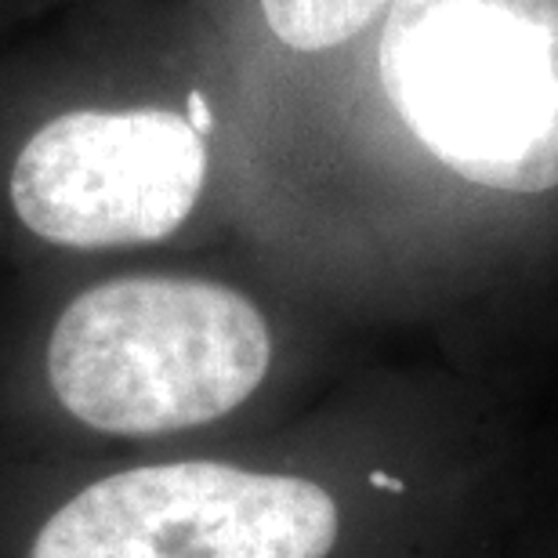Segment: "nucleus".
Here are the masks:
<instances>
[{
	"mask_svg": "<svg viewBox=\"0 0 558 558\" xmlns=\"http://www.w3.org/2000/svg\"><path fill=\"white\" fill-rule=\"evenodd\" d=\"M377 81L457 178L519 196L558 189V0H392Z\"/></svg>",
	"mask_w": 558,
	"mask_h": 558,
	"instance_id": "nucleus-1",
	"label": "nucleus"
},
{
	"mask_svg": "<svg viewBox=\"0 0 558 558\" xmlns=\"http://www.w3.org/2000/svg\"><path fill=\"white\" fill-rule=\"evenodd\" d=\"M272 363L269 323L240 290L124 276L76 294L48 341V381L87 428L163 435L247 403Z\"/></svg>",
	"mask_w": 558,
	"mask_h": 558,
	"instance_id": "nucleus-2",
	"label": "nucleus"
},
{
	"mask_svg": "<svg viewBox=\"0 0 558 558\" xmlns=\"http://www.w3.org/2000/svg\"><path fill=\"white\" fill-rule=\"evenodd\" d=\"M333 541L338 505L308 478L185 461L98 478L29 558H327Z\"/></svg>",
	"mask_w": 558,
	"mask_h": 558,
	"instance_id": "nucleus-3",
	"label": "nucleus"
},
{
	"mask_svg": "<svg viewBox=\"0 0 558 558\" xmlns=\"http://www.w3.org/2000/svg\"><path fill=\"white\" fill-rule=\"evenodd\" d=\"M204 182L207 138L178 109H73L26 138L8 196L33 236L98 251L167 240Z\"/></svg>",
	"mask_w": 558,
	"mask_h": 558,
	"instance_id": "nucleus-4",
	"label": "nucleus"
},
{
	"mask_svg": "<svg viewBox=\"0 0 558 558\" xmlns=\"http://www.w3.org/2000/svg\"><path fill=\"white\" fill-rule=\"evenodd\" d=\"M265 26L290 51H330L360 37L392 0H258Z\"/></svg>",
	"mask_w": 558,
	"mask_h": 558,
	"instance_id": "nucleus-5",
	"label": "nucleus"
},
{
	"mask_svg": "<svg viewBox=\"0 0 558 558\" xmlns=\"http://www.w3.org/2000/svg\"><path fill=\"white\" fill-rule=\"evenodd\" d=\"M189 124H193L196 131H199V135H210V128H215V117H210V106H207V98L204 95H199V92H193V95H189Z\"/></svg>",
	"mask_w": 558,
	"mask_h": 558,
	"instance_id": "nucleus-6",
	"label": "nucleus"
},
{
	"mask_svg": "<svg viewBox=\"0 0 558 558\" xmlns=\"http://www.w3.org/2000/svg\"><path fill=\"white\" fill-rule=\"evenodd\" d=\"M371 483H374V486H385V489H396V494H399V489H407V486H403V478H392V475H385V472H374V475H371Z\"/></svg>",
	"mask_w": 558,
	"mask_h": 558,
	"instance_id": "nucleus-7",
	"label": "nucleus"
}]
</instances>
